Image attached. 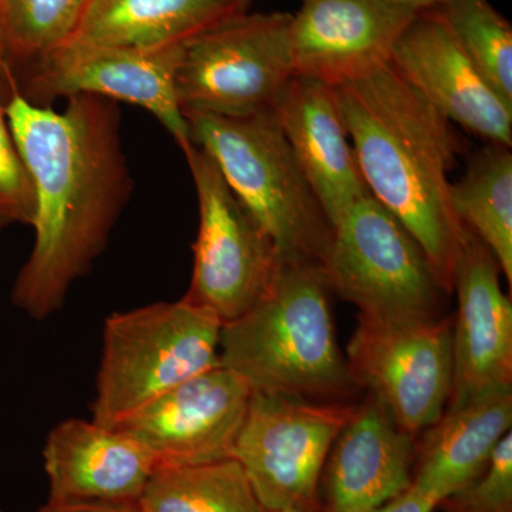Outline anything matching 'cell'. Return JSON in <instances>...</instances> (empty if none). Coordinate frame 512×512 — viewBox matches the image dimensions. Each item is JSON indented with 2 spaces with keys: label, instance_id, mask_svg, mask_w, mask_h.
<instances>
[{
  "label": "cell",
  "instance_id": "cell-23",
  "mask_svg": "<svg viewBox=\"0 0 512 512\" xmlns=\"http://www.w3.org/2000/svg\"><path fill=\"white\" fill-rule=\"evenodd\" d=\"M90 0H0V39L19 80L72 39Z\"/></svg>",
  "mask_w": 512,
  "mask_h": 512
},
{
  "label": "cell",
  "instance_id": "cell-24",
  "mask_svg": "<svg viewBox=\"0 0 512 512\" xmlns=\"http://www.w3.org/2000/svg\"><path fill=\"white\" fill-rule=\"evenodd\" d=\"M487 82L512 103V26L488 0H450L434 9Z\"/></svg>",
  "mask_w": 512,
  "mask_h": 512
},
{
  "label": "cell",
  "instance_id": "cell-5",
  "mask_svg": "<svg viewBox=\"0 0 512 512\" xmlns=\"http://www.w3.org/2000/svg\"><path fill=\"white\" fill-rule=\"evenodd\" d=\"M221 329L214 313L185 298L110 315L92 420L113 429L161 394L220 366Z\"/></svg>",
  "mask_w": 512,
  "mask_h": 512
},
{
  "label": "cell",
  "instance_id": "cell-27",
  "mask_svg": "<svg viewBox=\"0 0 512 512\" xmlns=\"http://www.w3.org/2000/svg\"><path fill=\"white\" fill-rule=\"evenodd\" d=\"M437 507H439V501L436 498L412 485L406 493L393 498L392 501L372 512H433Z\"/></svg>",
  "mask_w": 512,
  "mask_h": 512
},
{
  "label": "cell",
  "instance_id": "cell-29",
  "mask_svg": "<svg viewBox=\"0 0 512 512\" xmlns=\"http://www.w3.org/2000/svg\"><path fill=\"white\" fill-rule=\"evenodd\" d=\"M18 94H20L18 80H16L8 55H6L5 46L0 39V103L6 106Z\"/></svg>",
  "mask_w": 512,
  "mask_h": 512
},
{
  "label": "cell",
  "instance_id": "cell-32",
  "mask_svg": "<svg viewBox=\"0 0 512 512\" xmlns=\"http://www.w3.org/2000/svg\"><path fill=\"white\" fill-rule=\"evenodd\" d=\"M9 224H10V221L6 220V218L3 217V215H0V229L5 228L6 225H9Z\"/></svg>",
  "mask_w": 512,
  "mask_h": 512
},
{
  "label": "cell",
  "instance_id": "cell-2",
  "mask_svg": "<svg viewBox=\"0 0 512 512\" xmlns=\"http://www.w3.org/2000/svg\"><path fill=\"white\" fill-rule=\"evenodd\" d=\"M335 92L367 191L419 242L450 295L466 228L451 210L448 174L463 138L390 64Z\"/></svg>",
  "mask_w": 512,
  "mask_h": 512
},
{
  "label": "cell",
  "instance_id": "cell-3",
  "mask_svg": "<svg viewBox=\"0 0 512 512\" xmlns=\"http://www.w3.org/2000/svg\"><path fill=\"white\" fill-rule=\"evenodd\" d=\"M322 265L281 262L265 295L221 329V365L252 392L352 402L362 392L339 348Z\"/></svg>",
  "mask_w": 512,
  "mask_h": 512
},
{
  "label": "cell",
  "instance_id": "cell-19",
  "mask_svg": "<svg viewBox=\"0 0 512 512\" xmlns=\"http://www.w3.org/2000/svg\"><path fill=\"white\" fill-rule=\"evenodd\" d=\"M512 424V389L446 409L414 447L413 485L439 501L460 493L484 473Z\"/></svg>",
  "mask_w": 512,
  "mask_h": 512
},
{
  "label": "cell",
  "instance_id": "cell-21",
  "mask_svg": "<svg viewBox=\"0 0 512 512\" xmlns=\"http://www.w3.org/2000/svg\"><path fill=\"white\" fill-rule=\"evenodd\" d=\"M450 205L458 222L490 249L512 284V154L488 144L468 160L466 173L450 184Z\"/></svg>",
  "mask_w": 512,
  "mask_h": 512
},
{
  "label": "cell",
  "instance_id": "cell-7",
  "mask_svg": "<svg viewBox=\"0 0 512 512\" xmlns=\"http://www.w3.org/2000/svg\"><path fill=\"white\" fill-rule=\"evenodd\" d=\"M291 13H245L181 46V109L242 117L275 110L295 79Z\"/></svg>",
  "mask_w": 512,
  "mask_h": 512
},
{
  "label": "cell",
  "instance_id": "cell-1",
  "mask_svg": "<svg viewBox=\"0 0 512 512\" xmlns=\"http://www.w3.org/2000/svg\"><path fill=\"white\" fill-rule=\"evenodd\" d=\"M67 100L62 111L20 94L6 104L36 201L35 245L12 301L36 320L62 309L74 282L89 274L131 194L116 101L92 94Z\"/></svg>",
  "mask_w": 512,
  "mask_h": 512
},
{
  "label": "cell",
  "instance_id": "cell-11",
  "mask_svg": "<svg viewBox=\"0 0 512 512\" xmlns=\"http://www.w3.org/2000/svg\"><path fill=\"white\" fill-rule=\"evenodd\" d=\"M181 46L141 50L70 39L20 77L19 93L37 106L79 94L136 104L156 116L183 148L191 141L175 87Z\"/></svg>",
  "mask_w": 512,
  "mask_h": 512
},
{
  "label": "cell",
  "instance_id": "cell-28",
  "mask_svg": "<svg viewBox=\"0 0 512 512\" xmlns=\"http://www.w3.org/2000/svg\"><path fill=\"white\" fill-rule=\"evenodd\" d=\"M36 512H138V508L137 504L47 500V503Z\"/></svg>",
  "mask_w": 512,
  "mask_h": 512
},
{
  "label": "cell",
  "instance_id": "cell-13",
  "mask_svg": "<svg viewBox=\"0 0 512 512\" xmlns=\"http://www.w3.org/2000/svg\"><path fill=\"white\" fill-rule=\"evenodd\" d=\"M389 64L451 123L485 143L511 148V101L487 82L436 10L414 15Z\"/></svg>",
  "mask_w": 512,
  "mask_h": 512
},
{
  "label": "cell",
  "instance_id": "cell-8",
  "mask_svg": "<svg viewBox=\"0 0 512 512\" xmlns=\"http://www.w3.org/2000/svg\"><path fill=\"white\" fill-rule=\"evenodd\" d=\"M181 150L200 208L191 285L183 298L214 313L225 325L254 308L274 281L281 259L210 154L192 143Z\"/></svg>",
  "mask_w": 512,
  "mask_h": 512
},
{
  "label": "cell",
  "instance_id": "cell-18",
  "mask_svg": "<svg viewBox=\"0 0 512 512\" xmlns=\"http://www.w3.org/2000/svg\"><path fill=\"white\" fill-rule=\"evenodd\" d=\"M275 113L306 180L335 227L357 201L369 195L335 87L296 76Z\"/></svg>",
  "mask_w": 512,
  "mask_h": 512
},
{
  "label": "cell",
  "instance_id": "cell-10",
  "mask_svg": "<svg viewBox=\"0 0 512 512\" xmlns=\"http://www.w3.org/2000/svg\"><path fill=\"white\" fill-rule=\"evenodd\" d=\"M362 389L417 437L446 410L453 386V318L393 320L359 313L346 355Z\"/></svg>",
  "mask_w": 512,
  "mask_h": 512
},
{
  "label": "cell",
  "instance_id": "cell-15",
  "mask_svg": "<svg viewBox=\"0 0 512 512\" xmlns=\"http://www.w3.org/2000/svg\"><path fill=\"white\" fill-rule=\"evenodd\" d=\"M291 45L298 76L352 82L390 63L394 43L416 13L389 0H299Z\"/></svg>",
  "mask_w": 512,
  "mask_h": 512
},
{
  "label": "cell",
  "instance_id": "cell-9",
  "mask_svg": "<svg viewBox=\"0 0 512 512\" xmlns=\"http://www.w3.org/2000/svg\"><path fill=\"white\" fill-rule=\"evenodd\" d=\"M356 404L252 392L234 458L266 511L319 510L326 458Z\"/></svg>",
  "mask_w": 512,
  "mask_h": 512
},
{
  "label": "cell",
  "instance_id": "cell-20",
  "mask_svg": "<svg viewBox=\"0 0 512 512\" xmlns=\"http://www.w3.org/2000/svg\"><path fill=\"white\" fill-rule=\"evenodd\" d=\"M252 0H90L72 37L84 43L167 49L248 13Z\"/></svg>",
  "mask_w": 512,
  "mask_h": 512
},
{
  "label": "cell",
  "instance_id": "cell-26",
  "mask_svg": "<svg viewBox=\"0 0 512 512\" xmlns=\"http://www.w3.org/2000/svg\"><path fill=\"white\" fill-rule=\"evenodd\" d=\"M35 212L32 180L10 130L6 106L0 103V215L32 225Z\"/></svg>",
  "mask_w": 512,
  "mask_h": 512
},
{
  "label": "cell",
  "instance_id": "cell-33",
  "mask_svg": "<svg viewBox=\"0 0 512 512\" xmlns=\"http://www.w3.org/2000/svg\"><path fill=\"white\" fill-rule=\"evenodd\" d=\"M0 512H3L2 510H0Z\"/></svg>",
  "mask_w": 512,
  "mask_h": 512
},
{
  "label": "cell",
  "instance_id": "cell-30",
  "mask_svg": "<svg viewBox=\"0 0 512 512\" xmlns=\"http://www.w3.org/2000/svg\"><path fill=\"white\" fill-rule=\"evenodd\" d=\"M389 2L399 6V8L417 13L440 8V6L446 5L450 0H389Z\"/></svg>",
  "mask_w": 512,
  "mask_h": 512
},
{
  "label": "cell",
  "instance_id": "cell-6",
  "mask_svg": "<svg viewBox=\"0 0 512 512\" xmlns=\"http://www.w3.org/2000/svg\"><path fill=\"white\" fill-rule=\"evenodd\" d=\"M323 272L330 292L363 315L393 320L441 316V288L419 242L366 195L333 227Z\"/></svg>",
  "mask_w": 512,
  "mask_h": 512
},
{
  "label": "cell",
  "instance_id": "cell-22",
  "mask_svg": "<svg viewBox=\"0 0 512 512\" xmlns=\"http://www.w3.org/2000/svg\"><path fill=\"white\" fill-rule=\"evenodd\" d=\"M137 508L138 512H266L235 458L158 466Z\"/></svg>",
  "mask_w": 512,
  "mask_h": 512
},
{
  "label": "cell",
  "instance_id": "cell-14",
  "mask_svg": "<svg viewBox=\"0 0 512 512\" xmlns=\"http://www.w3.org/2000/svg\"><path fill=\"white\" fill-rule=\"evenodd\" d=\"M466 228V227H464ZM490 249L464 229L454 266L453 386L446 409L512 389V305Z\"/></svg>",
  "mask_w": 512,
  "mask_h": 512
},
{
  "label": "cell",
  "instance_id": "cell-12",
  "mask_svg": "<svg viewBox=\"0 0 512 512\" xmlns=\"http://www.w3.org/2000/svg\"><path fill=\"white\" fill-rule=\"evenodd\" d=\"M251 394L241 376L220 365L161 394L113 429L140 443L158 466L234 458Z\"/></svg>",
  "mask_w": 512,
  "mask_h": 512
},
{
  "label": "cell",
  "instance_id": "cell-4",
  "mask_svg": "<svg viewBox=\"0 0 512 512\" xmlns=\"http://www.w3.org/2000/svg\"><path fill=\"white\" fill-rule=\"evenodd\" d=\"M190 141L275 244L281 262L323 264L333 225L303 174L275 110L231 117L184 110Z\"/></svg>",
  "mask_w": 512,
  "mask_h": 512
},
{
  "label": "cell",
  "instance_id": "cell-31",
  "mask_svg": "<svg viewBox=\"0 0 512 512\" xmlns=\"http://www.w3.org/2000/svg\"><path fill=\"white\" fill-rule=\"evenodd\" d=\"M266 512H319V510H311V508H284V510Z\"/></svg>",
  "mask_w": 512,
  "mask_h": 512
},
{
  "label": "cell",
  "instance_id": "cell-17",
  "mask_svg": "<svg viewBox=\"0 0 512 512\" xmlns=\"http://www.w3.org/2000/svg\"><path fill=\"white\" fill-rule=\"evenodd\" d=\"M43 460L52 501L137 504L158 466L127 434L82 419L50 431Z\"/></svg>",
  "mask_w": 512,
  "mask_h": 512
},
{
  "label": "cell",
  "instance_id": "cell-25",
  "mask_svg": "<svg viewBox=\"0 0 512 512\" xmlns=\"http://www.w3.org/2000/svg\"><path fill=\"white\" fill-rule=\"evenodd\" d=\"M439 507L446 512H512L511 431L494 448L484 473Z\"/></svg>",
  "mask_w": 512,
  "mask_h": 512
},
{
  "label": "cell",
  "instance_id": "cell-16",
  "mask_svg": "<svg viewBox=\"0 0 512 512\" xmlns=\"http://www.w3.org/2000/svg\"><path fill=\"white\" fill-rule=\"evenodd\" d=\"M416 437L367 394L326 458L323 512H372L413 485Z\"/></svg>",
  "mask_w": 512,
  "mask_h": 512
}]
</instances>
